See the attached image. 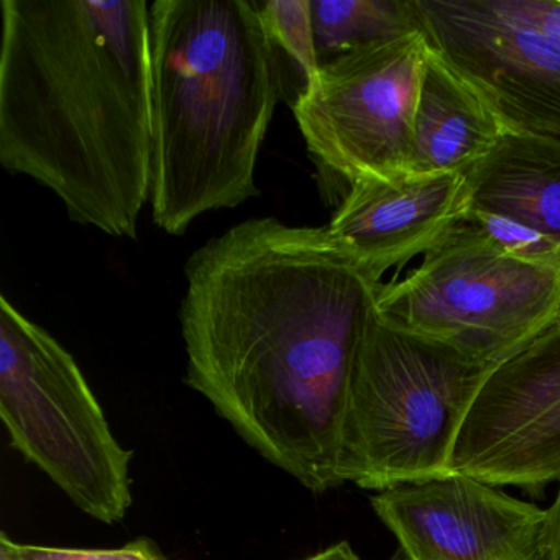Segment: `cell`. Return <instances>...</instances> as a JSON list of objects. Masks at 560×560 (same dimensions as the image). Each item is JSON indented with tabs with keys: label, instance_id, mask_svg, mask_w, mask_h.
<instances>
[{
	"label": "cell",
	"instance_id": "obj_1",
	"mask_svg": "<svg viewBox=\"0 0 560 560\" xmlns=\"http://www.w3.org/2000/svg\"><path fill=\"white\" fill-rule=\"evenodd\" d=\"M380 284L326 228L277 218L229 229L186 265V385L313 493L342 485L343 421Z\"/></svg>",
	"mask_w": 560,
	"mask_h": 560
},
{
	"label": "cell",
	"instance_id": "obj_2",
	"mask_svg": "<svg viewBox=\"0 0 560 560\" xmlns=\"http://www.w3.org/2000/svg\"><path fill=\"white\" fill-rule=\"evenodd\" d=\"M0 163L71 221L136 238L152 191L150 5L4 0Z\"/></svg>",
	"mask_w": 560,
	"mask_h": 560
},
{
	"label": "cell",
	"instance_id": "obj_3",
	"mask_svg": "<svg viewBox=\"0 0 560 560\" xmlns=\"http://www.w3.org/2000/svg\"><path fill=\"white\" fill-rule=\"evenodd\" d=\"M153 222L170 235L260 195L257 160L281 101L255 0L150 5Z\"/></svg>",
	"mask_w": 560,
	"mask_h": 560
},
{
	"label": "cell",
	"instance_id": "obj_4",
	"mask_svg": "<svg viewBox=\"0 0 560 560\" xmlns=\"http://www.w3.org/2000/svg\"><path fill=\"white\" fill-rule=\"evenodd\" d=\"M491 370L373 310L350 386L340 481L380 493L451 475L462 422Z\"/></svg>",
	"mask_w": 560,
	"mask_h": 560
},
{
	"label": "cell",
	"instance_id": "obj_5",
	"mask_svg": "<svg viewBox=\"0 0 560 560\" xmlns=\"http://www.w3.org/2000/svg\"><path fill=\"white\" fill-rule=\"evenodd\" d=\"M0 418L11 444L80 508L116 524L132 506V452L114 438L70 352L0 298Z\"/></svg>",
	"mask_w": 560,
	"mask_h": 560
},
{
	"label": "cell",
	"instance_id": "obj_6",
	"mask_svg": "<svg viewBox=\"0 0 560 560\" xmlns=\"http://www.w3.org/2000/svg\"><path fill=\"white\" fill-rule=\"evenodd\" d=\"M375 311L494 369L556 323L560 268L513 257L464 222L402 280L380 284Z\"/></svg>",
	"mask_w": 560,
	"mask_h": 560
},
{
	"label": "cell",
	"instance_id": "obj_7",
	"mask_svg": "<svg viewBox=\"0 0 560 560\" xmlns=\"http://www.w3.org/2000/svg\"><path fill=\"white\" fill-rule=\"evenodd\" d=\"M428 51L419 31L319 68L293 114L320 172L349 186L409 173Z\"/></svg>",
	"mask_w": 560,
	"mask_h": 560
},
{
	"label": "cell",
	"instance_id": "obj_8",
	"mask_svg": "<svg viewBox=\"0 0 560 560\" xmlns=\"http://www.w3.org/2000/svg\"><path fill=\"white\" fill-rule=\"evenodd\" d=\"M419 31L506 132L560 140V42L514 18L503 0H412Z\"/></svg>",
	"mask_w": 560,
	"mask_h": 560
},
{
	"label": "cell",
	"instance_id": "obj_9",
	"mask_svg": "<svg viewBox=\"0 0 560 560\" xmlns=\"http://www.w3.org/2000/svg\"><path fill=\"white\" fill-rule=\"evenodd\" d=\"M451 474L539 493L560 480V326L491 370L451 457Z\"/></svg>",
	"mask_w": 560,
	"mask_h": 560
},
{
	"label": "cell",
	"instance_id": "obj_10",
	"mask_svg": "<svg viewBox=\"0 0 560 560\" xmlns=\"http://www.w3.org/2000/svg\"><path fill=\"white\" fill-rule=\"evenodd\" d=\"M372 506L411 560H547L549 511L467 475L399 485Z\"/></svg>",
	"mask_w": 560,
	"mask_h": 560
},
{
	"label": "cell",
	"instance_id": "obj_11",
	"mask_svg": "<svg viewBox=\"0 0 560 560\" xmlns=\"http://www.w3.org/2000/svg\"><path fill=\"white\" fill-rule=\"evenodd\" d=\"M468 211L465 175L363 176L349 186L326 231L370 280L382 283L386 271L441 244Z\"/></svg>",
	"mask_w": 560,
	"mask_h": 560
},
{
	"label": "cell",
	"instance_id": "obj_12",
	"mask_svg": "<svg viewBox=\"0 0 560 560\" xmlns=\"http://www.w3.org/2000/svg\"><path fill=\"white\" fill-rule=\"evenodd\" d=\"M504 132L481 94L429 45L409 173L464 175L491 152Z\"/></svg>",
	"mask_w": 560,
	"mask_h": 560
},
{
	"label": "cell",
	"instance_id": "obj_13",
	"mask_svg": "<svg viewBox=\"0 0 560 560\" xmlns=\"http://www.w3.org/2000/svg\"><path fill=\"white\" fill-rule=\"evenodd\" d=\"M464 175L470 211L511 219L560 244L559 139L504 132Z\"/></svg>",
	"mask_w": 560,
	"mask_h": 560
},
{
	"label": "cell",
	"instance_id": "obj_14",
	"mask_svg": "<svg viewBox=\"0 0 560 560\" xmlns=\"http://www.w3.org/2000/svg\"><path fill=\"white\" fill-rule=\"evenodd\" d=\"M317 67L419 32L412 0H311Z\"/></svg>",
	"mask_w": 560,
	"mask_h": 560
},
{
	"label": "cell",
	"instance_id": "obj_15",
	"mask_svg": "<svg viewBox=\"0 0 560 560\" xmlns=\"http://www.w3.org/2000/svg\"><path fill=\"white\" fill-rule=\"evenodd\" d=\"M255 4L270 45L281 101L293 110L319 71L311 0H255Z\"/></svg>",
	"mask_w": 560,
	"mask_h": 560
},
{
	"label": "cell",
	"instance_id": "obj_16",
	"mask_svg": "<svg viewBox=\"0 0 560 560\" xmlns=\"http://www.w3.org/2000/svg\"><path fill=\"white\" fill-rule=\"evenodd\" d=\"M465 222L483 232L501 250L513 257L560 268V244L520 222L481 211L468 212Z\"/></svg>",
	"mask_w": 560,
	"mask_h": 560
},
{
	"label": "cell",
	"instance_id": "obj_17",
	"mask_svg": "<svg viewBox=\"0 0 560 560\" xmlns=\"http://www.w3.org/2000/svg\"><path fill=\"white\" fill-rule=\"evenodd\" d=\"M0 546H4L14 560H168L160 547L147 537H140L117 549H70L19 544L2 533Z\"/></svg>",
	"mask_w": 560,
	"mask_h": 560
},
{
	"label": "cell",
	"instance_id": "obj_18",
	"mask_svg": "<svg viewBox=\"0 0 560 560\" xmlns=\"http://www.w3.org/2000/svg\"><path fill=\"white\" fill-rule=\"evenodd\" d=\"M514 18L560 42V0H503Z\"/></svg>",
	"mask_w": 560,
	"mask_h": 560
},
{
	"label": "cell",
	"instance_id": "obj_19",
	"mask_svg": "<svg viewBox=\"0 0 560 560\" xmlns=\"http://www.w3.org/2000/svg\"><path fill=\"white\" fill-rule=\"evenodd\" d=\"M549 511V530H547V560H560V480L559 490Z\"/></svg>",
	"mask_w": 560,
	"mask_h": 560
},
{
	"label": "cell",
	"instance_id": "obj_20",
	"mask_svg": "<svg viewBox=\"0 0 560 560\" xmlns=\"http://www.w3.org/2000/svg\"><path fill=\"white\" fill-rule=\"evenodd\" d=\"M304 560H362L349 542L334 544Z\"/></svg>",
	"mask_w": 560,
	"mask_h": 560
},
{
	"label": "cell",
	"instance_id": "obj_21",
	"mask_svg": "<svg viewBox=\"0 0 560 560\" xmlns=\"http://www.w3.org/2000/svg\"><path fill=\"white\" fill-rule=\"evenodd\" d=\"M0 560H14L8 549L4 546H0Z\"/></svg>",
	"mask_w": 560,
	"mask_h": 560
},
{
	"label": "cell",
	"instance_id": "obj_22",
	"mask_svg": "<svg viewBox=\"0 0 560 560\" xmlns=\"http://www.w3.org/2000/svg\"><path fill=\"white\" fill-rule=\"evenodd\" d=\"M389 560H411L409 557H406L405 553L401 552V550H396L395 556L392 557Z\"/></svg>",
	"mask_w": 560,
	"mask_h": 560
},
{
	"label": "cell",
	"instance_id": "obj_23",
	"mask_svg": "<svg viewBox=\"0 0 560 560\" xmlns=\"http://www.w3.org/2000/svg\"><path fill=\"white\" fill-rule=\"evenodd\" d=\"M553 324H559V326H560V313H559V316H557L556 323H553Z\"/></svg>",
	"mask_w": 560,
	"mask_h": 560
}]
</instances>
